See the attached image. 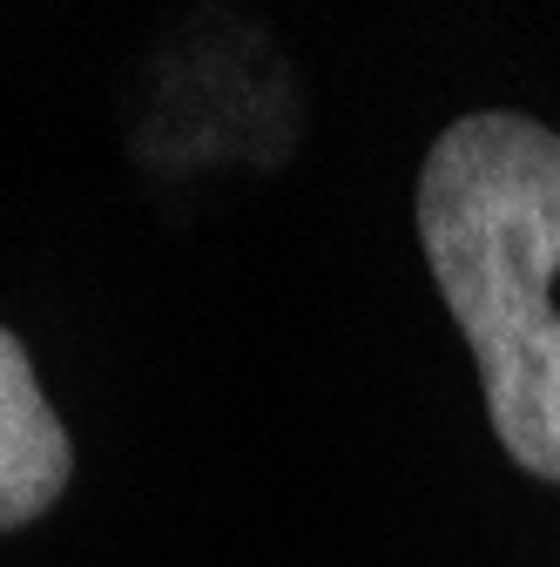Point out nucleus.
Here are the masks:
<instances>
[{
	"mask_svg": "<svg viewBox=\"0 0 560 567\" xmlns=\"http://www.w3.org/2000/svg\"><path fill=\"white\" fill-rule=\"evenodd\" d=\"M75 473V446L68 425L54 419L28 344L0 324V534L41 520Z\"/></svg>",
	"mask_w": 560,
	"mask_h": 567,
	"instance_id": "f03ea898",
	"label": "nucleus"
},
{
	"mask_svg": "<svg viewBox=\"0 0 560 567\" xmlns=\"http://www.w3.org/2000/svg\"><path fill=\"white\" fill-rule=\"evenodd\" d=\"M418 244L507 460L560 486V135L514 109L459 115L418 163Z\"/></svg>",
	"mask_w": 560,
	"mask_h": 567,
	"instance_id": "f257e3e1",
	"label": "nucleus"
}]
</instances>
